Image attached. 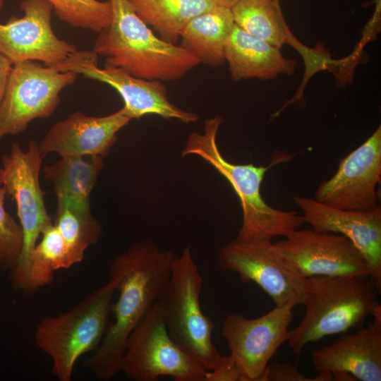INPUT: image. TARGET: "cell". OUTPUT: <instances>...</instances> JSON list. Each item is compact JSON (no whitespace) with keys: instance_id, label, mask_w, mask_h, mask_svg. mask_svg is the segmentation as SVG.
Returning <instances> with one entry per match:
<instances>
[{"instance_id":"cell-1","label":"cell","mask_w":381,"mask_h":381,"mask_svg":"<svg viewBox=\"0 0 381 381\" xmlns=\"http://www.w3.org/2000/svg\"><path fill=\"white\" fill-rule=\"evenodd\" d=\"M175 256L151 241H143L133 243L112 260L109 277L116 281L119 292L111 311L114 321L84 362V367L99 380H109L120 372L126 341L164 291Z\"/></svg>"},{"instance_id":"cell-2","label":"cell","mask_w":381,"mask_h":381,"mask_svg":"<svg viewBox=\"0 0 381 381\" xmlns=\"http://www.w3.org/2000/svg\"><path fill=\"white\" fill-rule=\"evenodd\" d=\"M112 18L99 32L93 51L104 66L121 68L147 80H178L200 62L188 51L157 37L127 0H109Z\"/></svg>"},{"instance_id":"cell-3","label":"cell","mask_w":381,"mask_h":381,"mask_svg":"<svg viewBox=\"0 0 381 381\" xmlns=\"http://www.w3.org/2000/svg\"><path fill=\"white\" fill-rule=\"evenodd\" d=\"M223 119L220 116L207 119L202 134L190 133L181 151V157L195 155L212 165L231 184L239 198L242 224L236 238L242 241L271 240L286 236L304 223L295 210H280L269 205L262 198L261 183L266 171L274 164L288 159V155L267 166L253 164H235L222 155L217 135Z\"/></svg>"},{"instance_id":"cell-4","label":"cell","mask_w":381,"mask_h":381,"mask_svg":"<svg viewBox=\"0 0 381 381\" xmlns=\"http://www.w3.org/2000/svg\"><path fill=\"white\" fill-rule=\"evenodd\" d=\"M378 291L369 277L356 275L314 276L304 278L300 324L289 331L286 341L296 356L309 343L360 329L380 305Z\"/></svg>"},{"instance_id":"cell-5","label":"cell","mask_w":381,"mask_h":381,"mask_svg":"<svg viewBox=\"0 0 381 381\" xmlns=\"http://www.w3.org/2000/svg\"><path fill=\"white\" fill-rule=\"evenodd\" d=\"M116 281H109L69 310L46 316L37 325L34 340L52 362V373L59 381H71L83 355L94 351L109 325Z\"/></svg>"},{"instance_id":"cell-6","label":"cell","mask_w":381,"mask_h":381,"mask_svg":"<svg viewBox=\"0 0 381 381\" xmlns=\"http://www.w3.org/2000/svg\"><path fill=\"white\" fill-rule=\"evenodd\" d=\"M202 278L189 247L175 256L169 279L156 305L175 343L205 371L222 359L212 341L214 322L201 308Z\"/></svg>"},{"instance_id":"cell-7","label":"cell","mask_w":381,"mask_h":381,"mask_svg":"<svg viewBox=\"0 0 381 381\" xmlns=\"http://www.w3.org/2000/svg\"><path fill=\"white\" fill-rule=\"evenodd\" d=\"M44 155L38 143L30 140L27 150L18 143H13L9 154L2 157L0 186L15 200L23 231L21 253L10 270L14 289L25 293L30 256L42 232L52 224L40 185V172Z\"/></svg>"},{"instance_id":"cell-8","label":"cell","mask_w":381,"mask_h":381,"mask_svg":"<svg viewBox=\"0 0 381 381\" xmlns=\"http://www.w3.org/2000/svg\"><path fill=\"white\" fill-rule=\"evenodd\" d=\"M78 75L38 61L14 64L0 104V140L25 131L34 119L51 116L61 92Z\"/></svg>"},{"instance_id":"cell-9","label":"cell","mask_w":381,"mask_h":381,"mask_svg":"<svg viewBox=\"0 0 381 381\" xmlns=\"http://www.w3.org/2000/svg\"><path fill=\"white\" fill-rule=\"evenodd\" d=\"M120 371L134 381H203L206 372L171 339L156 303L129 335Z\"/></svg>"},{"instance_id":"cell-10","label":"cell","mask_w":381,"mask_h":381,"mask_svg":"<svg viewBox=\"0 0 381 381\" xmlns=\"http://www.w3.org/2000/svg\"><path fill=\"white\" fill-rule=\"evenodd\" d=\"M297 305L298 301L290 300L257 318L248 319L239 313L224 318L222 334L241 381H261L270 361L287 339L293 310Z\"/></svg>"},{"instance_id":"cell-11","label":"cell","mask_w":381,"mask_h":381,"mask_svg":"<svg viewBox=\"0 0 381 381\" xmlns=\"http://www.w3.org/2000/svg\"><path fill=\"white\" fill-rule=\"evenodd\" d=\"M218 265L223 272L236 274L243 284H257L276 305L290 300L302 304L304 278L280 255L271 240L229 241L219 249Z\"/></svg>"},{"instance_id":"cell-12","label":"cell","mask_w":381,"mask_h":381,"mask_svg":"<svg viewBox=\"0 0 381 381\" xmlns=\"http://www.w3.org/2000/svg\"><path fill=\"white\" fill-rule=\"evenodd\" d=\"M97 65L98 56L93 50H76L54 67L61 71H73L112 87L121 97L123 108L131 119L156 114L186 123L198 121L196 114L185 111L169 100L167 88L162 81L138 78L119 68H101Z\"/></svg>"},{"instance_id":"cell-13","label":"cell","mask_w":381,"mask_h":381,"mask_svg":"<svg viewBox=\"0 0 381 381\" xmlns=\"http://www.w3.org/2000/svg\"><path fill=\"white\" fill-rule=\"evenodd\" d=\"M274 244L280 255L303 278L340 275L369 277L364 257L344 235L298 229Z\"/></svg>"},{"instance_id":"cell-14","label":"cell","mask_w":381,"mask_h":381,"mask_svg":"<svg viewBox=\"0 0 381 381\" xmlns=\"http://www.w3.org/2000/svg\"><path fill=\"white\" fill-rule=\"evenodd\" d=\"M381 179V126L359 147L343 158L334 175L322 181L315 199L347 210L374 211Z\"/></svg>"},{"instance_id":"cell-15","label":"cell","mask_w":381,"mask_h":381,"mask_svg":"<svg viewBox=\"0 0 381 381\" xmlns=\"http://www.w3.org/2000/svg\"><path fill=\"white\" fill-rule=\"evenodd\" d=\"M23 16L0 23V53L16 64L25 61L54 66L77 50L59 38L52 26L53 6L47 0H23Z\"/></svg>"},{"instance_id":"cell-16","label":"cell","mask_w":381,"mask_h":381,"mask_svg":"<svg viewBox=\"0 0 381 381\" xmlns=\"http://www.w3.org/2000/svg\"><path fill=\"white\" fill-rule=\"evenodd\" d=\"M304 223L320 233L348 238L364 257L369 278L381 292V208L363 212L335 208L304 196L294 197Z\"/></svg>"},{"instance_id":"cell-17","label":"cell","mask_w":381,"mask_h":381,"mask_svg":"<svg viewBox=\"0 0 381 381\" xmlns=\"http://www.w3.org/2000/svg\"><path fill=\"white\" fill-rule=\"evenodd\" d=\"M131 119L123 108L104 116L75 111L54 123L38 143L45 156L56 152L63 157L107 156L117 140V133Z\"/></svg>"},{"instance_id":"cell-18","label":"cell","mask_w":381,"mask_h":381,"mask_svg":"<svg viewBox=\"0 0 381 381\" xmlns=\"http://www.w3.org/2000/svg\"><path fill=\"white\" fill-rule=\"evenodd\" d=\"M373 320L353 334H346L330 345L312 352V363L318 373H347L356 380H381V306Z\"/></svg>"},{"instance_id":"cell-19","label":"cell","mask_w":381,"mask_h":381,"mask_svg":"<svg viewBox=\"0 0 381 381\" xmlns=\"http://www.w3.org/2000/svg\"><path fill=\"white\" fill-rule=\"evenodd\" d=\"M103 166L100 156L63 157L46 166L44 178L54 186L57 209L67 208L88 224H99L90 211V195Z\"/></svg>"},{"instance_id":"cell-20","label":"cell","mask_w":381,"mask_h":381,"mask_svg":"<svg viewBox=\"0 0 381 381\" xmlns=\"http://www.w3.org/2000/svg\"><path fill=\"white\" fill-rule=\"evenodd\" d=\"M231 78L235 81L253 78L268 80L290 75L296 62L285 59L279 48L249 34L234 24L224 49Z\"/></svg>"},{"instance_id":"cell-21","label":"cell","mask_w":381,"mask_h":381,"mask_svg":"<svg viewBox=\"0 0 381 381\" xmlns=\"http://www.w3.org/2000/svg\"><path fill=\"white\" fill-rule=\"evenodd\" d=\"M234 24L231 8L217 5L186 24L180 46L200 63L221 66L226 61L225 46Z\"/></svg>"},{"instance_id":"cell-22","label":"cell","mask_w":381,"mask_h":381,"mask_svg":"<svg viewBox=\"0 0 381 381\" xmlns=\"http://www.w3.org/2000/svg\"><path fill=\"white\" fill-rule=\"evenodd\" d=\"M135 14L163 40L175 44L195 16L217 6L212 0H127Z\"/></svg>"},{"instance_id":"cell-23","label":"cell","mask_w":381,"mask_h":381,"mask_svg":"<svg viewBox=\"0 0 381 381\" xmlns=\"http://www.w3.org/2000/svg\"><path fill=\"white\" fill-rule=\"evenodd\" d=\"M234 23L258 38L280 47L289 31L279 0H240L231 8Z\"/></svg>"},{"instance_id":"cell-24","label":"cell","mask_w":381,"mask_h":381,"mask_svg":"<svg viewBox=\"0 0 381 381\" xmlns=\"http://www.w3.org/2000/svg\"><path fill=\"white\" fill-rule=\"evenodd\" d=\"M41 235L40 241L30 256L25 294H30L49 284L55 271L68 268L66 245L56 226L54 224L49 225Z\"/></svg>"},{"instance_id":"cell-25","label":"cell","mask_w":381,"mask_h":381,"mask_svg":"<svg viewBox=\"0 0 381 381\" xmlns=\"http://www.w3.org/2000/svg\"><path fill=\"white\" fill-rule=\"evenodd\" d=\"M56 16L70 26L100 32L112 18L109 0H47Z\"/></svg>"},{"instance_id":"cell-26","label":"cell","mask_w":381,"mask_h":381,"mask_svg":"<svg viewBox=\"0 0 381 381\" xmlns=\"http://www.w3.org/2000/svg\"><path fill=\"white\" fill-rule=\"evenodd\" d=\"M54 224L64 241L68 268L83 260L85 250L95 243L102 234L99 223L88 224L67 208L57 209Z\"/></svg>"},{"instance_id":"cell-27","label":"cell","mask_w":381,"mask_h":381,"mask_svg":"<svg viewBox=\"0 0 381 381\" xmlns=\"http://www.w3.org/2000/svg\"><path fill=\"white\" fill-rule=\"evenodd\" d=\"M6 194V188L0 186V267L10 271L21 253L23 231L20 225L5 210Z\"/></svg>"},{"instance_id":"cell-28","label":"cell","mask_w":381,"mask_h":381,"mask_svg":"<svg viewBox=\"0 0 381 381\" xmlns=\"http://www.w3.org/2000/svg\"><path fill=\"white\" fill-rule=\"evenodd\" d=\"M261 381H332V376L318 373L315 377H308L300 373L296 366L275 363L267 365Z\"/></svg>"},{"instance_id":"cell-29","label":"cell","mask_w":381,"mask_h":381,"mask_svg":"<svg viewBox=\"0 0 381 381\" xmlns=\"http://www.w3.org/2000/svg\"><path fill=\"white\" fill-rule=\"evenodd\" d=\"M203 381H241V377L236 362L229 355L223 356L216 368L206 371Z\"/></svg>"},{"instance_id":"cell-30","label":"cell","mask_w":381,"mask_h":381,"mask_svg":"<svg viewBox=\"0 0 381 381\" xmlns=\"http://www.w3.org/2000/svg\"><path fill=\"white\" fill-rule=\"evenodd\" d=\"M13 66V64L12 62L0 53V104L6 90Z\"/></svg>"},{"instance_id":"cell-31","label":"cell","mask_w":381,"mask_h":381,"mask_svg":"<svg viewBox=\"0 0 381 381\" xmlns=\"http://www.w3.org/2000/svg\"><path fill=\"white\" fill-rule=\"evenodd\" d=\"M212 1L217 6L231 8L240 0H212Z\"/></svg>"},{"instance_id":"cell-32","label":"cell","mask_w":381,"mask_h":381,"mask_svg":"<svg viewBox=\"0 0 381 381\" xmlns=\"http://www.w3.org/2000/svg\"><path fill=\"white\" fill-rule=\"evenodd\" d=\"M4 6V1L0 0V11H1V10L3 9Z\"/></svg>"}]
</instances>
